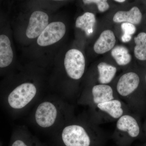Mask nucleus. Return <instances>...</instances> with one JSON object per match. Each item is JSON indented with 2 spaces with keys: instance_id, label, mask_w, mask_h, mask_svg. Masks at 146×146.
Masks as SVG:
<instances>
[{
  "instance_id": "nucleus-4",
  "label": "nucleus",
  "mask_w": 146,
  "mask_h": 146,
  "mask_svg": "<svg viewBox=\"0 0 146 146\" xmlns=\"http://www.w3.org/2000/svg\"><path fill=\"white\" fill-rule=\"evenodd\" d=\"M131 112H132L125 103L120 99H115L90 108L89 119L99 125L117 121L123 115Z\"/></svg>"
},
{
  "instance_id": "nucleus-16",
  "label": "nucleus",
  "mask_w": 146,
  "mask_h": 146,
  "mask_svg": "<svg viewBox=\"0 0 146 146\" xmlns=\"http://www.w3.org/2000/svg\"><path fill=\"white\" fill-rule=\"evenodd\" d=\"M111 55L118 65L123 66L129 64L131 61V56L126 47L118 46L112 49Z\"/></svg>"
},
{
  "instance_id": "nucleus-17",
  "label": "nucleus",
  "mask_w": 146,
  "mask_h": 146,
  "mask_svg": "<svg viewBox=\"0 0 146 146\" xmlns=\"http://www.w3.org/2000/svg\"><path fill=\"white\" fill-rule=\"evenodd\" d=\"M136 46L134 53L135 56L138 60H146V33H139L134 38Z\"/></svg>"
},
{
  "instance_id": "nucleus-18",
  "label": "nucleus",
  "mask_w": 146,
  "mask_h": 146,
  "mask_svg": "<svg viewBox=\"0 0 146 146\" xmlns=\"http://www.w3.org/2000/svg\"><path fill=\"white\" fill-rule=\"evenodd\" d=\"M121 27L124 33L121 37L122 41L124 43L129 42L131 35L136 32V27L133 24L124 23L121 24Z\"/></svg>"
},
{
  "instance_id": "nucleus-6",
  "label": "nucleus",
  "mask_w": 146,
  "mask_h": 146,
  "mask_svg": "<svg viewBox=\"0 0 146 146\" xmlns=\"http://www.w3.org/2000/svg\"><path fill=\"white\" fill-rule=\"evenodd\" d=\"M36 89L34 84L29 82L22 84L13 89L9 95V106L14 109L23 108L35 97Z\"/></svg>"
},
{
  "instance_id": "nucleus-11",
  "label": "nucleus",
  "mask_w": 146,
  "mask_h": 146,
  "mask_svg": "<svg viewBox=\"0 0 146 146\" xmlns=\"http://www.w3.org/2000/svg\"><path fill=\"white\" fill-rule=\"evenodd\" d=\"M13 59V50L9 36L2 33L0 34V68L9 67Z\"/></svg>"
},
{
  "instance_id": "nucleus-5",
  "label": "nucleus",
  "mask_w": 146,
  "mask_h": 146,
  "mask_svg": "<svg viewBox=\"0 0 146 146\" xmlns=\"http://www.w3.org/2000/svg\"><path fill=\"white\" fill-rule=\"evenodd\" d=\"M119 98L115 89L109 84H94L81 99L90 108L111 100Z\"/></svg>"
},
{
  "instance_id": "nucleus-14",
  "label": "nucleus",
  "mask_w": 146,
  "mask_h": 146,
  "mask_svg": "<svg viewBox=\"0 0 146 146\" xmlns=\"http://www.w3.org/2000/svg\"><path fill=\"white\" fill-rule=\"evenodd\" d=\"M117 69L104 62H102L98 65V75L97 80L98 84H108L112 82L115 78Z\"/></svg>"
},
{
  "instance_id": "nucleus-2",
  "label": "nucleus",
  "mask_w": 146,
  "mask_h": 146,
  "mask_svg": "<svg viewBox=\"0 0 146 146\" xmlns=\"http://www.w3.org/2000/svg\"><path fill=\"white\" fill-rule=\"evenodd\" d=\"M61 139L65 146H104L106 136L89 119L83 123H72L63 128Z\"/></svg>"
},
{
  "instance_id": "nucleus-12",
  "label": "nucleus",
  "mask_w": 146,
  "mask_h": 146,
  "mask_svg": "<svg viewBox=\"0 0 146 146\" xmlns=\"http://www.w3.org/2000/svg\"><path fill=\"white\" fill-rule=\"evenodd\" d=\"M116 43V38L112 31H103L94 45V49L98 54H103L112 50Z\"/></svg>"
},
{
  "instance_id": "nucleus-13",
  "label": "nucleus",
  "mask_w": 146,
  "mask_h": 146,
  "mask_svg": "<svg viewBox=\"0 0 146 146\" xmlns=\"http://www.w3.org/2000/svg\"><path fill=\"white\" fill-rule=\"evenodd\" d=\"M142 18V13L136 7H132L128 11H119L115 13L113 21L115 23H127L138 25L140 24Z\"/></svg>"
},
{
  "instance_id": "nucleus-15",
  "label": "nucleus",
  "mask_w": 146,
  "mask_h": 146,
  "mask_svg": "<svg viewBox=\"0 0 146 146\" xmlns=\"http://www.w3.org/2000/svg\"><path fill=\"white\" fill-rule=\"evenodd\" d=\"M96 23V17L94 13L86 12L79 16L76 22V27L85 32L87 36H90L94 31V27Z\"/></svg>"
},
{
  "instance_id": "nucleus-21",
  "label": "nucleus",
  "mask_w": 146,
  "mask_h": 146,
  "mask_svg": "<svg viewBox=\"0 0 146 146\" xmlns=\"http://www.w3.org/2000/svg\"><path fill=\"white\" fill-rule=\"evenodd\" d=\"M143 132L145 133L146 136V120L145 123H144L143 126Z\"/></svg>"
},
{
  "instance_id": "nucleus-22",
  "label": "nucleus",
  "mask_w": 146,
  "mask_h": 146,
  "mask_svg": "<svg viewBox=\"0 0 146 146\" xmlns=\"http://www.w3.org/2000/svg\"><path fill=\"white\" fill-rule=\"evenodd\" d=\"M115 1L118 3H123L125 1V0H115Z\"/></svg>"
},
{
  "instance_id": "nucleus-8",
  "label": "nucleus",
  "mask_w": 146,
  "mask_h": 146,
  "mask_svg": "<svg viewBox=\"0 0 146 146\" xmlns=\"http://www.w3.org/2000/svg\"><path fill=\"white\" fill-rule=\"evenodd\" d=\"M66 27L61 22H54L48 24L38 36L37 43L40 46L53 44L60 41L65 35Z\"/></svg>"
},
{
  "instance_id": "nucleus-1",
  "label": "nucleus",
  "mask_w": 146,
  "mask_h": 146,
  "mask_svg": "<svg viewBox=\"0 0 146 146\" xmlns=\"http://www.w3.org/2000/svg\"><path fill=\"white\" fill-rule=\"evenodd\" d=\"M141 76L135 72H127L118 79L115 89L119 99L131 112L140 117L146 112V96L141 90Z\"/></svg>"
},
{
  "instance_id": "nucleus-20",
  "label": "nucleus",
  "mask_w": 146,
  "mask_h": 146,
  "mask_svg": "<svg viewBox=\"0 0 146 146\" xmlns=\"http://www.w3.org/2000/svg\"><path fill=\"white\" fill-rule=\"evenodd\" d=\"M11 146H27L23 141L21 140H16L12 144Z\"/></svg>"
},
{
  "instance_id": "nucleus-9",
  "label": "nucleus",
  "mask_w": 146,
  "mask_h": 146,
  "mask_svg": "<svg viewBox=\"0 0 146 146\" xmlns=\"http://www.w3.org/2000/svg\"><path fill=\"white\" fill-rule=\"evenodd\" d=\"M57 114V110L54 105L50 102H44L40 104L36 110L35 121L41 127H50L54 124Z\"/></svg>"
},
{
  "instance_id": "nucleus-23",
  "label": "nucleus",
  "mask_w": 146,
  "mask_h": 146,
  "mask_svg": "<svg viewBox=\"0 0 146 146\" xmlns=\"http://www.w3.org/2000/svg\"><path fill=\"white\" fill-rule=\"evenodd\" d=\"M145 81L146 82V74L145 75Z\"/></svg>"
},
{
  "instance_id": "nucleus-10",
  "label": "nucleus",
  "mask_w": 146,
  "mask_h": 146,
  "mask_svg": "<svg viewBox=\"0 0 146 146\" xmlns=\"http://www.w3.org/2000/svg\"><path fill=\"white\" fill-rule=\"evenodd\" d=\"M48 14L43 11H36L32 13L30 18L26 35L29 39L38 37L48 25Z\"/></svg>"
},
{
  "instance_id": "nucleus-7",
  "label": "nucleus",
  "mask_w": 146,
  "mask_h": 146,
  "mask_svg": "<svg viewBox=\"0 0 146 146\" xmlns=\"http://www.w3.org/2000/svg\"><path fill=\"white\" fill-rule=\"evenodd\" d=\"M64 66L69 78L74 80L80 79L85 71V60L83 54L76 49L69 50L65 54Z\"/></svg>"
},
{
  "instance_id": "nucleus-3",
  "label": "nucleus",
  "mask_w": 146,
  "mask_h": 146,
  "mask_svg": "<svg viewBox=\"0 0 146 146\" xmlns=\"http://www.w3.org/2000/svg\"><path fill=\"white\" fill-rule=\"evenodd\" d=\"M141 117L132 112L123 115L116 121L112 138L117 146H129L143 133Z\"/></svg>"
},
{
  "instance_id": "nucleus-19",
  "label": "nucleus",
  "mask_w": 146,
  "mask_h": 146,
  "mask_svg": "<svg viewBox=\"0 0 146 146\" xmlns=\"http://www.w3.org/2000/svg\"><path fill=\"white\" fill-rule=\"evenodd\" d=\"M83 3L85 4H96L98 10L101 12H104L109 8L110 6L107 1L106 0H84Z\"/></svg>"
}]
</instances>
